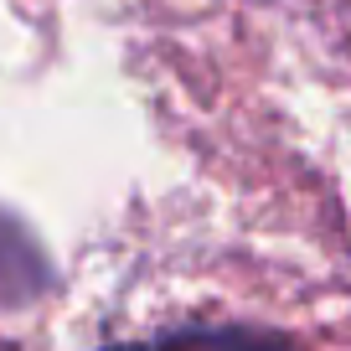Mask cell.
<instances>
[{
  "mask_svg": "<svg viewBox=\"0 0 351 351\" xmlns=\"http://www.w3.org/2000/svg\"><path fill=\"white\" fill-rule=\"evenodd\" d=\"M165 351H300L289 336L263 326H181L160 336Z\"/></svg>",
  "mask_w": 351,
  "mask_h": 351,
  "instance_id": "obj_2",
  "label": "cell"
},
{
  "mask_svg": "<svg viewBox=\"0 0 351 351\" xmlns=\"http://www.w3.org/2000/svg\"><path fill=\"white\" fill-rule=\"evenodd\" d=\"M47 285H52V263H47L42 243L16 212L0 207V315L32 305L36 295H47Z\"/></svg>",
  "mask_w": 351,
  "mask_h": 351,
  "instance_id": "obj_1",
  "label": "cell"
},
{
  "mask_svg": "<svg viewBox=\"0 0 351 351\" xmlns=\"http://www.w3.org/2000/svg\"><path fill=\"white\" fill-rule=\"evenodd\" d=\"M104 351H165L160 341H114V346H104Z\"/></svg>",
  "mask_w": 351,
  "mask_h": 351,
  "instance_id": "obj_3",
  "label": "cell"
}]
</instances>
